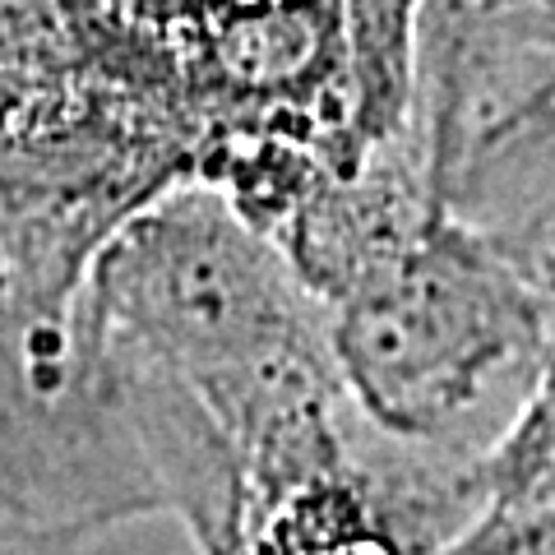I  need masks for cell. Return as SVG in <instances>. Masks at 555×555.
Instances as JSON below:
<instances>
[{"mask_svg":"<svg viewBox=\"0 0 555 555\" xmlns=\"http://www.w3.org/2000/svg\"><path fill=\"white\" fill-rule=\"evenodd\" d=\"M199 181V139L112 0H0V236L69 324L93 259Z\"/></svg>","mask_w":555,"mask_h":555,"instance_id":"cell-1","label":"cell"},{"mask_svg":"<svg viewBox=\"0 0 555 555\" xmlns=\"http://www.w3.org/2000/svg\"><path fill=\"white\" fill-rule=\"evenodd\" d=\"M366 426L412 454L481 467L555 366V273L430 204L324 297Z\"/></svg>","mask_w":555,"mask_h":555,"instance_id":"cell-2","label":"cell"},{"mask_svg":"<svg viewBox=\"0 0 555 555\" xmlns=\"http://www.w3.org/2000/svg\"><path fill=\"white\" fill-rule=\"evenodd\" d=\"M199 139V185L278 236L361 163L343 0H116Z\"/></svg>","mask_w":555,"mask_h":555,"instance_id":"cell-3","label":"cell"},{"mask_svg":"<svg viewBox=\"0 0 555 555\" xmlns=\"http://www.w3.org/2000/svg\"><path fill=\"white\" fill-rule=\"evenodd\" d=\"M408 139L449 218L555 273V0H422Z\"/></svg>","mask_w":555,"mask_h":555,"instance_id":"cell-4","label":"cell"},{"mask_svg":"<svg viewBox=\"0 0 555 555\" xmlns=\"http://www.w3.org/2000/svg\"><path fill=\"white\" fill-rule=\"evenodd\" d=\"M0 473L28 518L98 537L167 514L116 385L79 338L47 320L0 236Z\"/></svg>","mask_w":555,"mask_h":555,"instance_id":"cell-5","label":"cell"},{"mask_svg":"<svg viewBox=\"0 0 555 555\" xmlns=\"http://www.w3.org/2000/svg\"><path fill=\"white\" fill-rule=\"evenodd\" d=\"M486 486H491V491L555 486V366L546 371L542 389L532 393L528 412L518 416V426L505 436V444L486 463Z\"/></svg>","mask_w":555,"mask_h":555,"instance_id":"cell-6","label":"cell"},{"mask_svg":"<svg viewBox=\"0 0 555 555\" xmlns=\"http://www.w3.org/2000/svg\"><path fill=\"white\" fill-rule=\"evenodd\" d=\"M93 537L75 528H51L0 500V555H79Z\"/></svg>","mask_w":555,"mask_h":555,"instance_id":"cell-7","label":"cell"},{"mask_svg":"<svg viewBox=\"0 0 555 555\" xmlns=\"http://www.w3.org/2000/svg\"><path fill=\"white\" fill-rule=\"evenodd\" d=\"M0 500H5V505H14L20 509V500H14V491H10V481H5V473H0ZM24 514V509H20Z\"/></svg>","mask_w":555,"mask_h":555,"instance_id":"cell-8","label":"cell"}]
</instances>
